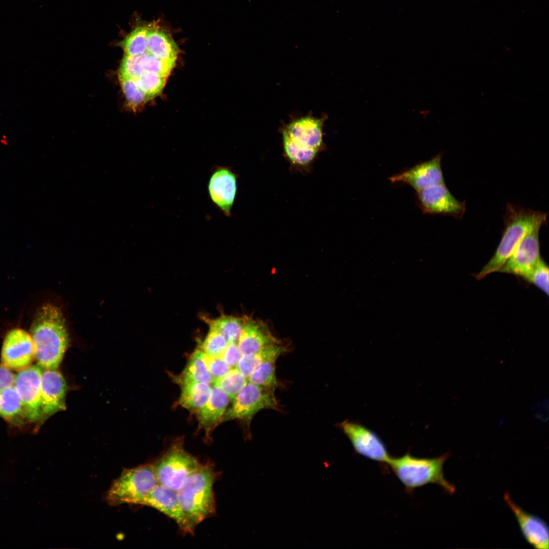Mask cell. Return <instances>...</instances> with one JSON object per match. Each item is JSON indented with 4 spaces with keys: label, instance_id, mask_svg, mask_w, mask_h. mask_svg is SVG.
I'll return each mask as SVG.
<instances>
[{
    "label": "cell",
    "instance_id": "1",
    "mask_svg": "<svg viewBox=\"0 0 549 549\" xmlns=\"http://www.w3.org/2000/svg\"><path fill=\"white\" fill-rule=\"evenodd\" d=\"M68 325L61 305L46 302L37 309L29 333L34 358L41 368L56 370L60 364L70 341Z\"/></svg>",
    "mask_w": 549,
    "mask_h": 549
},
{
    "label": "cell",
    "instance_id": "2",
    "mask_svg": "<svg viewBox=\"0 0 549 549\" xmlns=\"http://www.w3.org/2000/svg\"><path fill=\"white\" fill-rule=\"evenodd\" d=\"M547 214L508 204L504 216V230L492 258L476 276L481 279L499 271L524 237L546 223Z\"/></svg>",
    "mask_w": 549,
    "mask_h": 549
},
{
    "label": "cell",
    "instance_id": "3",
    "mask_svg": "<svg viewBox=\"0 0 549 549\" xmlns=\"http://www.w3.org/2000/svg\"><path fill=\"white\" fill-rule=\"evenodd\" d=\"M216 477L211 464H201L176 491L180 505L195 529L216 513L213 489Z\"/></svg>",
    "mask_w": 549,
    "mask_h": 549
},
{
    "label": "cell",
    "instance_id": "4",
    "mask_svg": "<svg viewBox=\"0 0 549 549\" xmlns=\"http://www.w3.org/2000/svg\"><path fill=\"white\" fill-rule=\"evenodd\" d=\"M449 453L433 458L414 457L409 453L399 458L391 457L388 463L392 471L408 492L429 483H435L450 495L455 486L444 477L443 465Z\"/></svg>",
    "mask_w": 549,
    "mask_h": 549
},
{
    "label": "cell",
    "instance_id": "5",
    "mask_svg": "<svg viewBox=\"0 0 549 549\" xmlns=\"http://www.w3.org/2000/svg\"><path fill=\"white\" fill-rule=\"evenodd\" d=\"M285 154L294 167L308 168L321 150L322 122L307 117L290 124L283 132Z\"/></svg>",
    "mask_w": 549,
    "mask_h": 549
},
{
    "label": "cell",
    "instance_id": "6",
    "mask_svg": "<svg viewBox=\"0 0 549 549\" xmlns=\"http://www.w3.org/2000/svg\"><path fill=\"white\" fill-rule=\"evenodd\" d=\"M158 484L152 464L125 469L111 484L106 499L112 505L126 503L140 505Z\"/></svg>",
    "mask_w": 549,
    "mask_h": 549
},
{
    "label": "cell",
    "instance_id": "7",
    "mask_svg": "<svg viewBox=\"0 0 549 549\" xmlns=\"http://www.w3.org/2000/svg\"><path fill=\"white\" fill-rule=\"evenodd\" d=\"M201 465L187 452L182 439L175 441L152 464L158 483L177 491Z\"/></svg>",
    "mask_w": 549,
    "mask_h": 549
},
{
    "label": "cell",
    "instance_id": "8",
    "mask_svg": "<svg viewBox=\"0 0 549 549\" xmlns=\"http://www.w3.org/2000/svg\"><path fill=\"white\" fill-rule=\"evenodd\" d=\"M273 391L248 381L232 400V405L226 411L223 421L238 419L248 422L263 409L278 410L279 403Z\"/></svg>",
    "mask_w": 549,
    "mask_h": 549
},
{
    "label": "cell",
    "instance_id": "9",
    "mask_svg": "<svg viewBox=\"0 0 549 549\" xmlns=\"http://www.w3.org/2000/svg\"><path fill=\"white\" fill-rule=\"evenodd\" d=\"M42 372L38 364H34L15 375L13 386L20 399L22 415L29 422H35L41 417Z\"/></svg>",
    "mask_w": 549,
    "mask_h": 549
},
{
    "label": "cell",
    "instance_id": "10",
    "mask_svg": "<svg viewBox=\"0 0 549 549\" xmlns=\"http://www.w3.org/2000/svg\"><path fill=\"white\" fill-rule=\"evenodd\" d=\"M539 229H536L524 237L499 271L513 274L527 280L541 259Z\"/></svg>",
    "mask_w": 549,
    "mask_h": 549
},
{
    "label": "cell",
    "instance_id": "11",
    "mask_svg": "<svg viewBox=\"0 0 549 549\" xmlns=\"http://www.w3.org/2000/svg\"><path fill=\"white\" fill-rule=\"evenodd\" d=\"M34 358V345L30 333L19 328L9 330L3 344L2 365L10 370H21L29 366Z\"/></svg>",
    "mask_w": 549,
    "mask_h": 549
},
{
    "label": "cell",
    "instance_id": "12",
    "mask_svg": "<svg viewBox=\"0 0 549 549\" xmlns=\"http://www.w3.org/2000/svg\"><path fill=\"white\" fill-rule=\"evenodd\" d=\"M237 174L231 168L216 166L211 171L207 190L208 195L216 207L227 216H231V210L237 193Z\"/></svg>",
    "mask_w": 549,
    "mask_h": 549
},
{
    "label": "cell",
    "instance_id": "13",
    "mask_svg": "<svg viewBox=\"0 0 549 549\" xmlns=\"http://www.w3.org/2000/svg\"><path fill=\"white\" fill-rule=\"evenodd\" d=\"M416 195L418 206L424 214H441L460 218L466 210L465 203L457 200L444 184L416 192Z\"/></svg>",
    "mask_w": 549,
    "mask_h": 549
},
{
    "label": "cell",
    "instance_id": "14",
    "mask_svg": "<svg viewBox=\"0 0 549 549\" xmlns=\"http://www.w3.org/2000/svg\"><path fill=\"white\" fill-rule=\"evenodd\" d=\"M340 427L358 453L379 462L388 463L391 456L384 443L374 432L348 420L341 423Z\"/></svg>",
    "mask_w": 549,
    "mask_h": 549
},
{
    "label": "cell",
    "instance_id": "15",
    "mask_svg": "<svg viewBox=\"0 0 549 549\" xmlns=\"http://www.w3.org/2000/svg\"><path fill=\"white\" fill-rule=\"evenodd\" d=\"M140 505L152 507L172 520L186 533L192 534L195 529L187 517L179 502L176 492L158 484Z\"/></svg>",
    "mask_w": 549,
    "mask_h": 549
},
{
    "label": "cell",
    "instance_id": "16",
    "mask_svg": "<svg viewBox=\"0 0 549 549\" xmlns=\"http://www.w3.org/2000/svg\"><path fill=\"white\" fill-rule=\"evenodd\" d=\"M442 154L391 176V182H401L411 187L416 192L444 184L441 168Z\"/></svg>",
    "mask_w": 549,
    "mask_h": 549
},
{
    "label": "cell",
    "instance_id": "17",
    "mask_svg": "<svg viewBox=\"0 0 549 549\" xmlns=\"http://www.w3.org/2000/svg\"><path fill=\"white\" fill-rule=\"evenodd\" d=\"M504 499L513 512L525 540L535 548L548 549L549 531L545 522L524 510L512 500L508 493L504 494Z\"/></svg>",
    "mask_w": 549,
    "mask_h": 549
},
{
    "label": "cell",
    "instance_id": "18",
    "mask_svg": "<svg viewBox=\"0 0 549 549\" xmlns=\"http://www.w3.org/2000/svg\"><path fill=\"white\" fill-rule=\"evenodd\" d=\"M67 389L64 378L56 370H46L42 372L40 419L44 420L54 413L65 410Z\"/></svg>",
    "mask_w": 549,
    "mask_h": 549
},
{
    "label": "cell",
    "instance_id": "19",
    "mask_svg": "<svg viewBox=\"0 0 549 549\" xmlns=\"http://www.w3.org/2000/svg\"><path fill=\"white\" fill-rule=\"evenodd\" d=\"M241 355L254 354L270 345L281 343L262 321L245 317L242 332L237 341Z\"/></svg>",
    "mask_w": 549,
    "mask_h": 549
},
{
    "label": "cell",
    "instance_id": "20",
    "mask_svg": "<svg viewBox=\"0 0 549 549\" xmlns=\"http://www.w3.org/2000/svg\"><path fill=\"white\" fill-rule=\"evenodd\" d=\"M229 400L223 390L214 385L209 399L198 412L199 427L204 431L208 440L215 428L223 421Z\"/></svg>",
    "mask_w": 549,
    "mask_h": 549
},
{
    "label": "cell",
    "instance_id": "21",
    "mask_svg": "<svg viewBox=\"0 0 549 549\" xmlns=\"http://www.w3.org/2000/svg\"><path fill=\"white\" fill-rule=\"evenodd\" d=\"M146 51L156 57L167 60L176 61L178 48L165 32L155 27H149Z\"/></svg>",
    "mask_w": 549,
    "mask_h": 549
},
{
    "label": "cell",
    "instance_id": "22",
    "mask_svg": "<svg viewBox=\"0 0 549 549\" xmlns=\"http://www.w3.org/2000/svg\"><path fill=\"white\" fill-rule=\"evenodd\" d=\"M180 385V405L189 410L198 412L209 399L212 386L201 382H190Z\"/></svg>",
    "mask_w": 549,
    "mask_h": 549
},
{
    "label": "cell",
    "instance_id": "23",
    "mask_svg": "<svg viewBox=\"0 0 549 549\" xmlns=\"http://www.w3.org/2000/svg\"><path fill=\"white\" fill-rule=\"evenodd\" d=\"M177 380L180 384L190 382L214 383V379L209 372L204 359V353L201 349L194 352Z\"/></svg>",
    "mask_w": 549,
    "mask_h": 549
},
{
    "label": "cell",
    "instance_id": "24",
    "mask_svg": "<svg viewBox=\"0 0 549 549\" xmlns=\"http://www.w3.org/2000/svg\"><path fill=\"white\" fill-rule=\"evenodd\" d=\"M287 350L281 343L269 345L254 354L241 355L236 368L248 379L259 364L268 360H277Z\"/></svg>",
    "mask_w": 549,
    "mask_h": 549
},
{
    "label": "cell",
    "instance_id": "25",
    "mask_svg": "<svg viewBox=\"0 0 549 549\" xmlns=\"http://www.w3.org/2000/svg\"><path fill=\"white\" fill-rule=\"evenodd\" d=\"M0 416L16 424L22 423L20 399L13 385L0 391Z\"/></svg>",
    "mask_w": 549,
    "mask_h": 549
},
{
    "label": "cell",
    "instance_id": "26",
    "mask_svg": "<svg viewBox=\"0 0 549 549\" xmlns=\"http://www.w3.org/2000/svg\"><path fill=\"white\" fill-rule=\"evenodd\" d=\"M245 317L223 316L209 321V325L217 329L228 342H237L242 332Z\"/></svg>",
    "mask_w": 549,
    "mask_h": 549
},
{
    "label": "cell",
    "instance_id": "27",
    "mask_svg": "<svg viewBox=\"0 0 549 549\" xmlns=\"http://www.w3.org/2000/svg\"><path fill=\"white\" fill-rule=\"evenodd\" d=\"M268 360L259 364L250 374L248 381L266 388L274 390L278 386L276 375V361Z\"/></svg>",
    "mask_w": 549,
    "mask_h": 549
},
{
    "label": "cell",
    "instance_id": "28",
    "mask_svg": "<svg viewBox=\"0 0 549 549\" xmlns=\"http://www.w3.org/2000/svg\"><path fill=\"white\" fill-rule=\"evenodd\" d=\"M149 27L139 26L135 28L119 43L126 54L137 55L146 51Z\"/></svg>",
    "mask_w": 549,
    "mask_h": 549
},
{
    "label": "cell",
    "instance_id": "29",
    "mask_svg": "<svg viewBox=\"0 0 549 549\" xmlns=\"http://www.w3.org/2000/svg\"><path fill=\"white\" fill-rule=\"evenodd\" d=\"M248 382V379L236 367L231 368L225 375L215 380L214 385L233 400Z\"/></svg>",
    "mask_w": 549,
    "mask_h": 549
},
{
    "label": "cell",
    "instance_id": "30",
    "mask_svg": "<svg viewBox=\"0 0 549 549\" xmlns=\"http://www.w3.org/2000/svg\"><path fill=\"white\" fill-rule=\"evenodd\" d=\"M145 72L143 53L133 56L126 54L119 68L118 78L137 79Z\"/></svg>",
    "mask_w": 549,
    "mask_h": 549
},
{
    "label": "cell",
    "instance_id": "31",
    "mask_svg": "<svg viewBox=\"0 0 549 549\" xmlns=\"http://www.w3.org/2000/svg\"><path fill=\"white\" fill-rule=\"evenodd\" d=\"M166 78L146 71L136 79L140 89L150 99L158 96L163 90Z\"/></svg>",
    "mask_w": 549,
    "mask_h": 549
},
{
    "label": "cell",
    "instance_id": "32",
    "mask_svg": "<svg viewBox=\"0 0 549 549\" xmlns=\"http://www.w3.org/2000/svg\"><path fill=\"white\" fill-rule=\"evenodd\" d=\"M225 338L215 328L209 325V331L201 349L206 355L220 356L228 344Z\"/></svg>",
    "mask_w": 549,
    "mask_h": 549
},
{
    "label": "cell",
    "instance_id": "33",
    "mask_svg": "<svg viewBox=\"0 0 549 549\" xmlns=\"http://www.w3.org/2000/svg\"><path fill=\"white\" fill-rule=\"evenodd\" d=\"M119 81L126 100L131 108L136 109L149 100L138 85L136 79H123Z\"/></svg>",
    "mask_w": 549,
    "mask_h": 549
},
{
    "label": "cell",
    "instance_id": "34",
    "mask_svg": "<svg viewBox=\"0 0 549 549\" xmlns=\"http://www.w3.org/2000/svg\"><path fill=\"white\" fill-rule=\"evenodd\" d=\"M144 67L148 71L166 78L175 66V61L160 59L147 51L143 53Z\"/></svg>",
    "mask_w": 549,
    "mask_h": 549
},
{
    "label": "cell",
    "instance_id": "35",
    "mask_svg": "<svg viewBox=\"0 0 549 549\" xmlns=\"http://www.w3.org/2000/svg\"><path fill=\"white\" fill-rule=\"evenodd\" d=\"M526 281L548 295V268L541 258Z\"/></svg>",
    "mask_w": 549,
    "mask_h": 549
},
{
    "label": "cell",
    "instance_id": "36",
    "mask_svg": "<svg viewBox=\"0 0 549 549\" xmlns=\"http://www.w3.org/2000/svg\"><path fill=\"white\" fill-rule=\"evenodd\" d=\"M204 359L214 381L225 375L231 369L220 356H210L204 353Z\"/></svg>",
    "mask_w": 549,
    "mask_h": 549
},
{
    "label": "cell",
    "instance_id": "37",
    "mask_svg": "<svg viewBox=\"0 0 549 549\" xmlns=\"http://www.w3.org/2000/svg\"><path fill=\"white\" fill-rule=\"evenodd\" d=\"M237 342H228L226 348L220 355L231 368L237 367L241 356Z\"/></svg>",
    "mask_w": 549,
    "mask_h": 549
},
{
    "label": "cell",
    "instance_id": "38",
    "mask_svg": "<svg viewBox=\"0 0 549 549\" xmlns=\"http://www.w3.org/2000/svg\"><path fill=\"white\" fill-rule=\"evenodd\" d=\"M15 375L10 369L0 365V391L13 385Z\"/></svg>",
    "mask_w": 549,
    "mask_h": 549
}]
</instances>
